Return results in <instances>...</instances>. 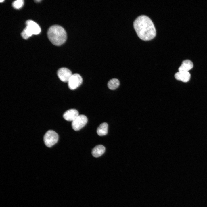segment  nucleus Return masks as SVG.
Returning <instances> with one entry per match:
<instances>
[{"instance_id":"nucleus-1","label":"nucleus","mask_w":207,"mask_h":207,"mask_svg":"<svg viewBox=\"0 0 207 207\" xmlns=\"http://www.w3.org/2000/svg\"><path fill=\"white\" fill-rule=\"evenodd\" d=\"M133 26L137 35L142 40H149L156 36L154 25L147 16L143 15L138 16L134 22Z\"/></svg>"},{"instance_id":"nucleus-2","label":"nucleus","mask_w":207,"mask_h":207,"mask_svg":"<svg viewBox=\"0 0 207 207\" xmlns=\"http://www.w3.org/2000/svg\"><path fill=\"white\" fill-rule=\"evenodd\" d=\"M47 35L51 43L56 45L64 43L67 38L65 30L62 27L58 25L51 26L47 31Z\"/></svg>"},{"instance_id":"nucleus-3","label":"nucleus","mask_w":207,"mask_h":207,"mask_svg":"<svg viewBox=\"0 0 207 207\" xmlns=\"http://www.w3.org/2000/svg\"><path fill=\"white\" fill-rule=\"evenodd\" d=\"M26 26L21 33L24 39H26L33 34H38L41 32L40 26L33 21L28 20L26 21Z\"/></svg>"},{"instance_id":"nucleus-4","label":"nucleus","mask_w":207,"mask_h":207,"mask_svg":"<svg viewBox=\"0 0 207 207\" xmlns=\"http://www.w3.org/2000/svg\"><path fill=\"white\" fill-rule=\"evenodd\" d=\"M59 139L58 134L52 130L48 131L45 133L43 137L45 145L50 147L57 143Z\"/></svg>"},{"instance_id":"nucleus-5","label":"nucleus","mask_w":207,"mask_h":207,"mask_svg":"<svg viewBox=\"0 0 207 207\" xmlns=\"http://www.w3.org/2000/svg\"><path fill=\"white\" fill-rule=\"evenodd\" d=\"M87 121V118L85 116L82 114L79 115L72 122V127L74 130L78 131L86 124Z\"/></svg>"},{"instance_id":"nucleus-6","label":"nucleus","mask_w":207,"mask_h":207,"mask_svg":"<svg viewBox=\"0 0 207 207\" xmlns=\"http://www.w3.org/2000/svg\"><path fill=\"white\" fill-rule=\"evenodd\" d=\"M82 82L83 79L80 75L75 73L72 74L68 81V86L70 89L74 90L78 87Z\"/></svg>"},{"instance_id":"nucleus-7","label":"nucleus","mask_w":207,"mask_h":207,"mask_svg":"<svg viewBox=\"0 0 207 207\" xmlns=\"http://www.w3.org/2000/svg\"><path fill=\"white\" fill-rule=\"evenodd\" d=\"M57 74L58 77L61 81L64 82H68L72 74L69 69L66 68L62 67L58 70Z\"/></svg>"},{"instance_id":"nucleus-8","label":"nucleus","mask_w":207,"mask_h":207,"mask_svg":"<svg viewBox=\"0 0 207 207\" xmlns=\"http://www.w3.org/2000/svg\"><path fill=\"white\" fill-rule=\"evenodd\" d=\"M79 115L78 112L77 110L71 109L67 110L64 113L63 117L65 120L72 122Z\"/></svg>"},{"instance_id":"nucleus-9","label":"nucleus","mask_w":207,"mask_h":207,"mask_svg":"<svg viewBox=\"0 0 207 207\" xmlns=\"http://www.w3.org/2000/svg\"><path fill=\"white\" fill-rule=\"evenodd\" d=\"M175 77L177 80L187 82L189 80L191 75L189 72H178L175 74Z\"/></svg>"},{"instance_id":"nucleus-10","label":"nucleus","mask_w":207,"mask_h":207,"mask_svg":"<svg viewBox=\"0 0 207 207\" xmlns=\"http://www.w3.org/2000/svg\"><path fill=\"white\" fill-rule=\"evenodd\" d=\"M193 67V64L192 61L189 60H186L182 62L178 68V71L180 72H188Z\"/></svg>"},{"instance_id":"nucleus-11","label":"nucleus","mask_w":207,"mask_h":207,"mask_svg":"<svg viewBox=\"0 0 207 207\" xmlns=\"http://www.w3.org/2000/svg\"><path fill=\"white\" fill-rule=\"evenodd\" d=\"M105 148L102 145H98L92 150V154L95 157H98L102 155L105 152Z\"/></svg>"},{"instance_id":"nucleus-12","label":"nucleus","mask_w":207,"mask_h":207,"mask_svg":"<svg viewBox=\"0 0 207 207\" xmlns=\"http://www.w3.org/2000/svg\"><path fill=\"white\" fill-rule=\"evenodd\" d=\"M108 125L107 123L104 122L101 124L98 127L97 132L100 136L106 135L108 132Z\"/></svg>"},{"instance_id":"nucleus-13","label":"nucleus","mask_w":207,"mask_h":207,"mask_svg":"<svg viewBox=\"0 0 207 207\" xmlns=\"http://www.w3.org/2000/svg\"><path fill=\"white\" fill-rule=\"evenodd\" d=\"M119 84V81L118 79L113 78L108 81V86L109 89L111 90H114L118 87Z\"/></svg>"},{"instance_id":"nucleus-14","label":"nucleus","mask_w":207,"mask_h":207,"mask_svg":"<svg viewBox=\"0 0 207 207\" xmlns=\"http://www.w3.org/2000/svg\"><path fill=\"white\" fill-rule=\"evenodd\" d=\"M24 1L22 0H17L14 1L12 3L13 7L16 9L21 8L23 6Z\"/></svg>"},{"instance_id":"nucleus-15","label":"nucleus","mask_w":207,"mask_h":207,"mask_svg":"<svg viewBox=\"0 0 207 207\" xmlns=\"http://www.w3.org/2000/svg\"><path fill=\"white\" fill-rule=\"evenodd\" d=\"M4 1V0H0V1L1 2H3Z\"/></svg>"}]
</instances>
